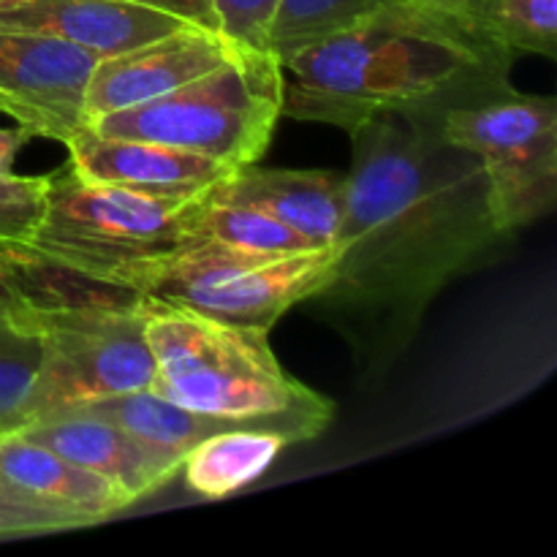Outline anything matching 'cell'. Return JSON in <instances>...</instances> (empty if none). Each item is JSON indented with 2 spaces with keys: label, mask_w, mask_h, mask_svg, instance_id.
I'll use <instances>...</instances> for the list:
<instances>
[{
  "label": "cell",
  "mask_w": 557,
  "mask_h": 557,
  "mask_svg": "<svg viewBox=\"0 0 557 557\" xmlns=\"http://www.w3.org/2000/svg\"><path fill=\"white\" fill-rule=\"evenodd\" d=\"M194 226L205 243L243 250V253L292 256L315 248L302 234L292 232L281 221L256 210V207L221 205V201L201 199L194 212Z\"/></svg>",
  "instance_id": "obj_18"
},
{
  "label": "cell",
  "mask_w": 557,
  "mask_h": 557,
  "mask_svg": "<svg viewBox=\"0 0 557 557\" xmlns=\"http://www.w3.org/2000/svg\"><path fill=\"white\" fill-rule=\"evenodd\" d=\"M147 310L150 299L139 294L33 310L44 354L25 428L103 397L150 389L156 362L145 335Z\"/></svg>",
  "instance_id": "obj_7"
},
{
  "label": "cell",
  "mask_w": 557,
  "mask_h": 557,
  "mask_svg": "<svg viewBox=\"0 0 557 557\" xmlns=\"http://www.w3.org/2000/svg\"><path fill=\"white\" fill-rule=\"evenodd\" d=\"M96 54L41 33L0 27V98L9 117L60 145L85 128V90Z\"/></svg>",
  "instance_id": "obj_9"
},
{
  "label": "cell",
  "mask_w": 557,
  "mask_h": 557,
  "mask_svg": "<svg viewBox=\"0 0 557 557\" xmlns=\"http://www.w3.org/2000/svg\"><path fill=\"white\" fill-rule=\"evenodd\" d=\"M0 112H3V114H9V103H5L3 98H0Z\"/></svg>",
  "instance_id": "obj_30"
},
{
  "label": "cell",
  "mask_w": 557,
  "mask_h": 557,
  "mask_svg": "<svg viewBox=\"0 0 557 557\" xmlns=\"http://www.w3.org/2000/svg\"><path fill=\"white\" fill-rule=\"evenodd\" d=\"M490 27L515 52L557 58V0H495Z\"/></svg>",
  "instance_id": "obj_22"
},
{
  "label": "cell",
  "mask_w": 557,
  "mask_h": 557,
  "mask_svg": "<svg viewBox=\"0 0 557 557\" xmlns=\"http://www.w3.org/2000/svg\"><path fill=\"white\" fill-rule=\"evenodd\" d=\"M36 136L22 125L0 128V196L3 199H44L47 194V174L41 177H22L14 174V161L22 147Z\"/></svg>",
  "instance_id": "obj_25"
},
{
  "label": "cell",
  "mask_w": 557,
  "mask_h": 557,
  "mask_svg": "<svg viewBox=\"0 0 557 557\" xmlns=\"http://www.w3.org/2000/svg\"><path fill=\"white\" fill-rule=\"evenodd\" d=\"M283 65L264 49L237 47L218 69L172 92L103 114L92 134L158 141L226 166L256 163L283 117Z\"/></svg>",
  "instance_id": "obj_5"
},
{
  "label": "cell",
  "mask_w": 557,
  "mask_h": 557,
  "mask_svg": "<svg viewBox=\"0 0 557 557\" xmlns=\"http://www.w3.org/2000/svg\"><path fill=\"white\" fill-rule=\"evenodd\" d=\"M16 433L112 482L128 498V504L156 493L183 468V457L152 449L109 419L82 411L54 413Z\"/></svg>",
  "instance_id": "obj_12"
},
{
  "label": "cell",
  "mask_w": 557,
  "mask_h": 557,
  "mask_svg": "<svg viewBox=\"0 0 557 557\" xmlns=\"http://www.w3.org/2000/svg\"><path fill=\"white\" fill-rule=\"evenodd\" d=\"M277 0H212L215 30L243 49H264L267 25Z\"/></svg>",
  "instance_id": "obj_24"
},
{
  "label": "cell",
  "mask_w": 557,
  "mask_h": 557,
  "mask_svg": "<svg viewBox=\"0 0 557 557\" xmlns=\"http://www.w3.org/2000/svg\"><path fill=\"white\" fill-rule=\"evenodd\" d=\"M286 446L277 433L228 428L196 444L185 455L180 473L190 493L205 500H221L259 482Z\"/></svg>",
  "instance_id": "obj_16"
},
{
  "label": "cell",
  "mask_w": 557,
  "mask_h": 557,
  "mask_svg": "<svg viewBox=\"0 0 557 557\" xmlns=\"http://www.w3.org/2000/svg\"><path fill=\"white\" fill-rule=\"evenodd\" d=\"M332 270V248L259 256L199 243L131 270L123 277V288L163 308L190 310L223 324L270 332L294 305L308 302L321 292L330 283Z\"/></svg>",
  "instance_id": "obj_6"
},
{
  "label": "cell",
  "mask_w": 557,
  "mask_h": 557,
  "mask_svg": "<svg viewBox=\"0 0 557 557\" xmlns=\"http://www.w3.org/2000/svg\"><path fill=\"white\" fill-rule=\"evenodd\" d=\"M348 136L335 270L308 305L370 379L400 359L451 281L495 264L517 234L500 226L479 158L438 123L381 114Z\"/></svg>",
  "instance_id": "obj_1"
},
{
  "label": "cell",
  "mask_w": 557,
  "mask_h": 557,
  "mask_svg": "<svg viewBox=\"0 0 557 557\" xmlns=\"http://www.w3.org/2000/svg\"><path fill=\"white\" fill-rule=\"evenodd\" d=\"M145 335L156 395L232 428L277 433L288 446L330 428L332 400L281 368L267 330L150 302Z\"/></svg>",
  "instance_id": "obj_3"
},
{
  "label": "cell",
  "mask_w": 557,
  "mask_h": 557,
  "mask_svg": "<svg viewBox=\"0 0 557 557\" xmlns=\"http://www.w3.org/2000/svg\"><path fill=\"white\" fill-rule=\"evenodd\" d=\"M515 49L484 22L422 0H384L335 36L283 63V114L354 128L381 114L438 123L509 92Z\"/></svg>",
  "instance_id": "obj_2"
},
{
  "label": "cell",
  "mask_w": 557,
  "mask_h": 557,
  "mask_svg": "<svg viewBox=\"0 0 557 557\" xmlns=\"http://www.w3.org/2000/svg\"><path fill=\"white\" fill-rule=\"evenodd\" d=\"M201 199H161L87 183L65 163L47 174L41 221L27 245L71 275L123 288V277L136 267L205 243L194 226Z\"/></svg>",
  "instance_id": "obj_4"
},
{
  "label": "cell",
  "mask_w": 557,
  "mask_h": 557,
  "mask_svg": "<svg viewBox=\"0 0 557 557\" xmlns=\"http://www.w3.org/2000/svg\"><path fill=\"white\" fill-rule=\"evenodd\" d=\"M69 163L87 183L114 185L161 199H201L232 166L177 147L79 128L69 141Z\"/></svg>",
  "instance_id": "obj_11"
},
{
  "label": "cell",
  "mask_w": 557,
  "mask_h": 557,
  "mask_svg": "<svg viewBox=\"0 0 557 557\" xmlns=\"http://www.w3.org/2000/svg\"><path fill=\"white\" fill-rule=\"evenodd\" d=\"M44 305L0 313V435L16 433L27 422V397L41 368V332L33 310Z\"/></svg>",
  "instance_id": "obj_20"
},
{
  "label": "cell",
  "mask_w": 557,
  "mask_h": 557,
  "mask_svg": "<svg viewBox=\"0 0 557 557\" xmlns=\"http://www.w3.org/2000/svg\"><path fill=\"white\" fill-rule=\"evenodd\" d=\"M33 305H44V302L41 299L33 297V294H27L25 288L14 286V283L0 281V313H5V310L33 308Z\"/></svg>",
  "instance_id": "obj_29"
},
{
  "label": "cell",
  "mask_w": 557,
  "mask_h": 557,
  "mask_svg": "<svg viewBox=\"0 0 557 557\" xmlns=\"http://www.w3.org/2000/svg\"><path fill=\"white\" fill-rule=\"evenodd\" d=\"M0 476L27 498L85 517L90 525L131 506L112 482L22 433L0 435Z\"/></svg>",
  "instance_id": "obj_15"
},
{
  "label": "cell",
  "mask_w": 557,
  "mask_h": 557,
  "mask_svg": "<svg viewBox=\"0 0 557 557\" xmlns=\"http://www.w3.org/2000/svg\"><path fill=\"white\" fill-rule=\"evenodd\" d=\"M71 411L109 419L112 424L123 428L125 433L139 438L141 444L169 451V455H177L183 460L207 435L232 428V424L218 422V419L190 411V408L180 406V403L166 400V397L156 395L152 389H136L125 392V395L103 397V400L87 403V406L71 408Z\"/></svg>",
  "instance_id": "obj_17"
},
{
  "label": "cell",
  "mask_w": 557,
  "mask_h": 557,
  "mask_svg": "<svg viewBox=\"0 0 557 557\" xmlns=\"http://www.w3.org/2000/svg\"><path fill=\"white\" fill-rule=\"evenodd\" d=\"M47 196V194H44ZM44 199H3L0 196V239L25 243L41 221Z\"/></svg>",
  "instance_id": "obj_26"
},
{
  "label": "cell",
  "mask_w": 557,
  "mask_h": 557,
  "mask_svg": "<svg viewBox=\"0 0 557 557\" xmlns=\"http://www.w3.org/2000/svg\"><path fill=\"white\" fill-rule=\"evenodd\" d=\"M384 0H277L267 25L264 47L277 63L354 25Z\"/></svg>",
  "instance_id": "obj_19"
},
{
  "label": "cell",
  "mask_w": 557,
  "mask_h": 557,
  "mask_svg": "<svg viewBox=\"0 0 557 557\" xmlns=\"http://www.w3.org/2000/svg\"><path fill=\"white\" fill-rule=\"evenodd\" d=\"M0 3H3V0H0Z\"/></svg>",
  "instance_id": "obj_31"
},
{
  "label": "cell",
  "mask_w": 557,
  "mask_h": 557,
  "mask_svg": "<svg viewBox=\"0 0 557 557\" xmlns=\"http://www.w3.org/2000/svg\"><path fill=\"white\" fill-rule=\"evenodd\" d=\"M221 205L256 207L315 248H332L346 199V174L332 169L237 166L205 196Z\"/></svg>",
  "instance_id": "obj_14"
},
{
  "label": "cell",
  "mask_w": 557,
  "mask_h": 557,
  "mask_svg": "<svg viewBox=\"0 0 557 557\" xmlns=\"http://www.w3.org/2000/svg\"><path fill=\"white\" fill-rule=\"evenodd\" d=\"M446 141L473 152L487 174L495 215L517 234L557 201V103L511 87L438 120Z\"/></svg>",
  "instance_id": "obj_8"
},
{
  "label": "cell",
  "mask_w": 557,
  "mask_h": 557,
  "mask_svg": "<svg viewBox=\"0 0 557 557\" xmlns=\"http://www.w3.org/2000/svg\"><path fill=\"white\" fill-rule=\"evenodd\" d=\"M0 281L25 288L27 294L41 299L44 305L112 299L128 297L131 294L120 286H109V283H96L87 281V277L71 275V272L49 264L30 245L14 243V239H0Z\"/></svg>",
  "instance_id": "obj_21"
},
{
  "label": "cell",
  "mask_w": 557,
  "mask_h": 557,
  "mask_svg": "<svg viewBox=\"0 0 557 557\" xmlns=\"http://www.w3.org/2000/svg\"><path fill=\"white\" fill-rule=\"evenodd\" d=\"M234 49L218 30L183 25L141 47L98 58L85 90V125L188 85L218 69Z\"/></svg>",
  "instance_id": "obj_10"
},
{
  "label": "cell",
  "mask_w": 557,
  "mask_h": 557,
  "mask_svg": "<svg viewBox=\"0 0 557 557\" xmlns=\"http://www.w3.org/2000/svg\"><path fill=\"white\" fill-rule=\"evenodd\" d=\"M422 3L441 5V9L468 16V20L484 22V25H490V14L495 9V0H422Z\"/></svg>",
  "instance_id": "obj_28"
},
{
  "label": "cell",
  "mask_w": 557,
  "mask_h": 557,
  "mask_svg": "<svg viewBox=\"0 0 557 557\" xmlns=\"http://www.w3.org/2000/svg\"><path fill=\"white\" fill-rule=\"evenodd\" d=\"M90 522L79 515H71L65 509L41 504V500L27 498L25 493L5 482L0 476V539L9 536H36V533H58L87 528Z\"/></svg>",
  "instance_id": "obj_23"
},
{
  "label": "cell",
  "mask_w": 557,
  "mask_h": 557,
  "mask_svg": "<svg viewBox=\"0 0 557 557\" xmlns=\"http://www.w3.org/2000/svg\"><path fill=\"white\" fill-rule=\"evenodd\" d=\"M188 22L128 0H3L0 27L60 38L96 58L125 52Z\"/></svg>",
  "instance_id": "obj_13"
},
{
  "label": "cell",
  "mask_w": 557,
  "mask_h": 557,
  "mask_svg": "<svg viewBox=\"0 0 557 557\" xmlns=\"http://www.w3.org/2000/svg\"><path fill=\"white\" fill-rule=\"evenodd\" d=\"M128 3L150 5V9L177 16V20L188 22V25L215 30V22H212V0H128Z\"/></svg>",
  "instance_id": "obj_27"
}]
</instances>
